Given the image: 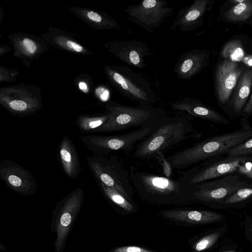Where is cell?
<instances>
[{
  "mask_svg": "<svg viewBox=\"0 0 252 252\" xmlns=\"http://www.w3.org/2000/svg\"><path fill=\"white\" fill-rule=\"evenodd\" d=\"M79 88L82 90H87V86L84 82H80L79 84Z\"/></svg>",
  "mask_w": 252,
  "mask_h": 252,
  "instance_id": "cell-35",
  "label": "cell"
},
{
  "mask_svg": "<svg viewBox=\"0 0 252 252\" xmlns=\"http://www.w3.org/2000/svg\"><path fill=\"white\" fill-rule=\"evenodd\" d=\"M155 158H157L160 163L164 174L165 177L170 178L172 174V167L169 162L167 160L163 153H158Z\"/></svg>",
  "mask_w": 252,
  "mask_h": 252,
  "instance_id": "cell-30",
  "label": "cell"
},
{
  "mask_svg": "<svg viewBox=\"0 0 252 252\" xmlns=\"http://www.w3.org/2000/svg\"><path fill=\"white\" fill-rule=\"evenodd\" d=\"M160 216L169 220L193 224H200L220 221L221 214L209 211L188 209H174L161 211Z\"/></svg>",
  "mask_w": 252,
  "mask_h": 252,
  "instance_id": "cell-18",
  "label": "cell"
},
{
  "mask_svg": "<svg viewBox=\"0 0 252 252\" xmlns=\"http://www.w3.org/2000/svg\"><path fill=\"white\" fill-rule=\"evenodd\" d=\"M108 119L98 132L123 130L130 127H144L159 123L168 113L152 106H129L109 101L105 105Z\"/></svg>",
  "mask_w": 252,
  "mask_h": 252,
  "instance_id": "cell-4",
  "label": "cell"
},
{
  "mask_svg": "<svg viewBox=\"0 0 252 252\" xmlns=\"http://www.w3.org/2000/svg\"></svg>",
  "mask_w": 252,
  "mask_h": 252,
  "instance_id": "cell-37",
  "label": "cell"
},
{
  "mask_svg": "<svg viewBox=\"0 0 252 252\" xmlns=\"http://www.w3.org/2000/svg\"><path fill=\"white\" fill-rule=\"evenodd\" d=\"M1 103L11 113L18 115H29L39 108L38 101L26 98H4Z\"/></svg>",
  "mask_w": 252,
  "mask_h": 252,
  "instance_id": "cell-21",
  "label": "cell"
},
{
  "mask_svg": "<svg viewBox=\"0 0 252 252\" xmlns=\"http://www.w3.org/2000/svg\"><path fill=\"white\" fill-rule=\"evenodd\" d=\"M173 12V8L168 6L166 1L161 0H144L125 9L129 20L148 32L159 28Z\"/></svg>",
  "mask_w": 252,
  "mask_h": 252,
  "instance_id": "cell-9",
  "label": "cell"
},
{
  "mask_svg": "<svg viewBox=\"0 0 252 252\" xmlns=\"http://www.w3.org/2000/svg\"><path fill=\"white\" fill-rule=\"evenodd\" d=\"M106 47L109 52L130 66L140 69L147 66L145 58L150 51L148 45L142 41H115L108 43Z\"/></svg>",
  "mask_w": 252,
  "mask_h": 252,
  "instance_id": "cell-13",
  "label": "cell"
},
{
  "mask_svg": "<svg viewBox=\"0 0 252 252\" xmlns=\"http://www.w3.org/2000/svg\"><path fill=\"white\" fill-rule=\"evenodd\" d=\"M209 4V0H194L192 4L178 12L171 29L187 32L195 29L200 24Z\"/></svg>",
  "mask_w": 252,
  "mask_h": 252,
  "instance_id": "cell-15",
  "label": "cell"
},
{
  "mask_svg": "<svg viewBox=\"0 0 252 252\" xmlns=\"http://www.w3.org/2000/svg\"><path fill=\"white\" fill-rule=\"evenodd\" d=\"M235 252L233 251H226V252Z\"/></svg>",
  "mask_w": 252,
  "mask_h": 252,
  "instance_id": "cell-36",
  "label": "cell"
},
{
  "mask_svg": "<svg viewBox=\"0 0 252 252\" xmlns=\"http://www.w3.org/2000/svg\"><path fill=\"white\" fill-rule=\"evenodd\" d=\"M160 122L126 133L110 136L89 135L83 137L82 139L88 149L96 155H108L114 152H122L127 155L133 150L139 142L156 128Z\"/></svg>",
  "mask_w": 252,
  "mask_h": 252,
  "instance_id": "cell-8",
  "label": "cell"
},
{
  "mask_svg": "<svg viewBox=\"0 0 252 252\" xmlns=\"http://www.w3.org/2000/svg\"><path fill=\"white\" fill-rule=\"evenodd\" d=\"M88 164L96 180L118 191L133 201L134 188L129 172L116 156L96 155L88 158Z\"/></svg>",
  "mask_w": 252,
  "mask_h": 252,
  "instance_id": "cell-6",
  "label": "cell"
},
{
  "mask_svg": "<svg viewBox=\"0 0 252 252\" xmlns=\"http://www.w3.org/2000/svg\"><path fill=\"white\" fill-rule=\"evenodd\" d=\"M171 109L174 112L186 113L192 117L223 124L229 123L221 115L189 97L179 98L171 104Z\"/></svg>",
  "mask_w": 252,
  "mask_h": 252,
  "instance_id": "cell-17",
  "label": "cell"
},
{
  "mask_svg": "<svg viewBox=\"0 0 252 252\" xmlns=\"http://www.w3.org/2000/svg\"><path fill=\"white\" fill-rule=\"evenodd\" d=\"M111 252H157L140 247L135 246H126L117 247L113 249Z\"/></svg>",
  "mask_w": 252,
  "mask_h": 252,
  "instance_id": "cell-31",
  "label": "cell"
},
{
  "mask_svg": "<svg viewBox=\"0 0 252 252\" xmlns=\"http://www.w3.org/2000/svg\"><path fill=\"white\" fill-rule=\"evenodd\" d=\"M252 86V69L244 71L235 88L231 105L233 110L239 113L245 104Z\"/></svg>",
  "mask_w": 252,
  "mask_h": 252,
  "instance_id": "cell-20",
  "label": "cell"
},
{
  "mask_svg": "<svg viewBox=\"0 0 252 252\" xmlns=\"http://www.w3.org/2000/svg\"><path fill=\"white\" fill-rule=\"evenodd\" d=\"M193 117L183 112L167 115L156 128L135 146L133 156L142 160L155 158L158 153L167 150L190 139L198 136L192 122Z\"/></svg>",
  "mask_w": 252,
  "mask_h": 252,
  "instance_id": "cell-1",
  "label": "cell"
},
{
  "mask_svg": "<svg viewBox=\"0 0 252 252\" xmlns=\"http://www.w3.org/2000/svg\"><path fill=\"white\" fill-rule=\"evenodd\" d=\"M252 195V189L243 188L233 193L224 200L226 204H233L244 200Z\"/></svg>",
  "mask_w": 252,
  "mask_h": 252,
  "instance_id": "cell-28",
  "label": "cell"
},
{
  "mask_svg": "<svg viewBox=\"0 0 252 252\" xmlns=\"http://www.w3.org/2000/svg\"><path fill=\"white\" fill-rule=\"evenodd\" d=\"M244 55L242 43L237 39L229 41L224 45L221 52V56L224 60L237 63L243 58Z\"/></svg>",
  "mask_w": 252,
  "mask_h": 252,
  "instance_id": "cell-25",
  "label": "cell"
},
{
  "mask_svg": "<svg viewBox=\"0 0 252 252\" xmlns=\"http://www.w3.org/2000/svg\"><path fill=\"white\" fill-rule=\"evenodd\" d=\"M20 47L24 53L28 55H34L37 50L35 42L28 37L24 38L21 40Z\"/></svg>",
  "mask_w": 252,
  "mask_h": 252,
  "instance_id": "cell-29",
  "label": "cell"
},
{
  "mask_svg": "<svg viewBox=\"0 0 252 252\" xmlns=\"http://www.w3.org/2000/svg\"><path fill=\"white\" fill-rule=\"evenodd\" d=\"M244 113L248 114L252 113V94L248 103L244 109Z\"/></svg>",
  "mask_w": 252,
  "mask_h": 252,
  "instance_id": "cell-34",
  "label": "cell"
},
{
  "mask_svg": "<svg viewBox=\"0 0 252 252\" xmlns=\"http://www.w3.org/2000/svg\"><path fill=\"white\" fill-rule=\"evenodd\" d=\"M0 176L9 188L21 195H33L36 192L37 183L32 173L12 161L0 162Z\"/></svg>",
  "mask_w": 252,
  "mask_h": 252,
  "instance_id": "cell-12",
  "label": "cell"
},
{
  "mask_svg": "<svg viewBox=\"0 0 252 252\" xmlns=\"http://www.w3.org/2000/svg\"><path fill=\"white\" fill-rule=\"evenodd\" d=\"M108 119L107 113L98 116H81L76 121L80 129L86 132H98Z\"/></svg>",
  "mask_w": 252,
  "mask_h": 252,
  "instance_id": "cell-24",
  "label": "cell"
},
{
  "mask_svg": "<svg viewBox=\"0 0 252 252\" xmlns=\"http://www.w3.org/2000/svg\"><path fill=\"white\" fill-rule=\"evenodd\" d=\"M252 137V130H238L206 139L166 158L172 169H183L228 152Z\"/></svg>",
  "mask_w": 252,
  "mask_h": 252,
  "instance_id": "cell-3",
  "label": "cell"
},
{
  "mask_svg": "<svg viewBox=\"0 0 252 252\" xmlns=\"http://www.w3.org/2000/svg\"><path fill=\"white\" fill-rule=\"evenodd\" d=\"M129 178L134 189L143 200L157 204H184L192 201L189 188L180 179L138 170L131 166Z\"/></svg>",
  "mask_w": 252,
  "mask_h": 252,
  "instance_id": "cell-2",
  "label": "cell"
},
{
  "mask_svg": "<svg viewBox=\"0 0 252 252\" xmlns=\"http://www.w3.org/2000/svg\"><path fill=\"white\" fill-rule=\"evenodd\" d=\"M252 15V0H244L234 4L225 13V18L233 22L244 21Z\"/></svg>",
  "mask_w": 252,
  "mask_h": 252,
  "instance_id": "cell-23",
  "label": "cell"
},
{
  "mask_svg": "<svg viewBox=\"0 0 252 252\" xmlns=\"http://www.w3.org/2000/svg\"><path fill=\"white\" fill-rule=\"evenodd\" d=\"M84 191L78 188L60 202L53 211L51 230L55 234L54 252H63L66 242L83 205Z\"/></svg>",
  "mask_w": 252,
  "mask_h": 252,
  "instance_id": "cell-7",
  "label": "cell"
},
{
  "mask_svg": "<svg viewBox=\"0 0 252 252\" xmlns=\"http://www.w3.org/2000/svg\"><path fill=\"white\" fill-rule=\"evenodd\" d=\"M246 159L245 157H238L209 165L195 166L184 172L180 180L189 187L234 172Z\"/></svg>",
  "mask_w": 252,
  "mask_h": 252,
  "instance_id": "cell-11",
  "label": "cell"
},
{
  "mask_svg": "<svg viewBox=\"0 0 252 252\" xmlns=\"http://www.w3.org/2000/svg\"><path fill=\"white\" fill-rule=\"evenodd\" d=\"M105 72L112 84L122 94L140 105L152 106L157 95L148 81L125 65L107 66Z\"/></svg>",
  "mask_w": 252,
  "mask_h": 252,
  "instance_id": "cell-5",
  "label": "cell"
},
{
  "mask_svg": "<svg viewBox=\"0 0 252 252\" xmlns=\"http://www.w3.org/2000/svg\"><path fill=\"white\" fill-rule=\"evenodd\" d=\"M220 234L218 232L210 234L200 239L193 246V249L197 252L205 251L213 246L218 240Z\"/></svg>",
  "mask_w": 252,
  "mask_h": 252,
  "instance_id": "cell-26",
  "label": "cell"
},
{
  "mask_svg": "<svg viewBox=\"0 0 252 252\" xmlns=\"http://www.w3.org/2000/svg\"><path fill=\"white\" fill-rule=\"evenodd\" d=\"M244 72L237 62L223 60L218 65L216 76V88L219 101L226 103Z\"/></svg>",
  "mask_w": 252,
  "mask_h": 252,
  "instance_id": "cell-14",
  "label": "cell"
},
{
  "mask_svg": "<svg viewBox=\"0 0 252 252\" xmlns=\"http://www.w3.org/2000/svg\"><path fill=\"white\" fill-rule=\"evenodd\" d=\"M208 59L206 51L195 49L187 52L177 61L174 72L179 79H190L201 71Z\"/></svg>",
  "mask_w": 252,
  "mask_h": 252,
  "instance_id": "cell-16",
  "label": "cell"
},
{
  "mask_svg": "<svg viewBox=\"0 0 252 252\" xmlns=\"http://www.w3.org/2000/svg\"><path fill=\"white\" fill-rule=\"evenodd\" d=\"M96 180L104 196L111 204L128 213L132 212L135 210L136 207L133 201H130L122 194L100 181Z\"/></svg>",
  "mask_w": 252,
  "mask_h": 252,
  "instance_id": "cell-22",
  "label": "cell"
},
{
  "mask_svg": "<svg viewBox=\"0 0 252 252\" xmlns=\"http://www.w3.org/2000/svg\"><path fill=\"white\" fill-rule=\"evenodd\" d=\"M228 155L232 158L245 156L252 153V138L234 147L228 152Z\"/></svg>",
  "mask_w": 252,
  "mask_h": 252,
  "instance_id": "cell-27",
  "label": "cell"
},
{
  "mask_svg": "<svg viewBox=\"0 0 252 252\" xmlns=\"http://www.w3.org/2000/svg\"><path fill=\"white\" fill-rule=\"evenodd\" d=\"M60 159L66 175L74 179L80 170V162L76 149L68 137H64L59 147Z\"/></svg>",
  "mask_w": 252,
  "mask_h": 252,
  "instance_id": "cell-19",
  "label": "cell"
},
{
  "mask_svg": "<svg viewBox=\"0 0 252 252\" xmlns=\"http://www.w3.org/2000/svg\"><path fill=\"white\" fill-rule=\"evenodd\" d=\"M246 184L239 181L236 176L229 175L220 180L204 182L189 188L192 201L210 202L228 197L243 188Z\"/></svg>",
  "mask_w": 252,
  "mask_h": 252,
  "instance_id": "cell-10",
  "label": "cell"
},
{
  "mask_svg": "<svg viewBox=\"0 0 252 252\" xmlns=\"http://www.w3.org/2000/svg\"><path fill=\"white\" fill-rule=\"evenodd\" d=\"M238 169L240 173L252 178V168L241 164L239 166Z\"/></svg>",
  "mask_w": 252,
  "mask_h": 252,
  "instance_id": "cell-33",
  "label": "cell"
},
{
  "mask_svg": "<svg viewBox=\"0 0 252 252\" xmlns=\"http://www.w3.org/2000/svg\"><path fill=\"white\" fill-rule=\"evenodd\" d=\"M58 42L61 44V46L65 47L68 50L72 51L81 53L84 51L83 46L71 40L66 39L63 42Z\"/></svg>",
  "mask_w": 252,
  "mask_h": 252,
  "instance_id": "cell-32",
  "label": "cell"
}]
</instances>
